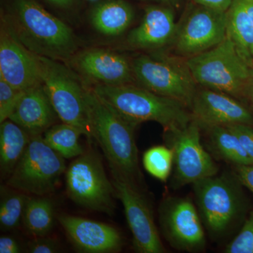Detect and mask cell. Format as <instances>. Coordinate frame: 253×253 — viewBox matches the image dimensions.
<instances>
[{
    "label": "cell",
    "mask_w": 253,
    "mask_h": 253,
    "mask_svg": "<svg viewBox=\"0 0 253 253\" xmlns=\"http://www.w3.org/2000/svg\"><path fill=\"white\" fill-rule=\"evenodd\" d=\"M86 101L92 139L101 148L113 177L139 188L142 175L134 138L136 126L113 111L87 86Z\"/></svg>",
    "instance_id": "obj_1"
},
{
    "label": "cell",
    "mask_w": 253,
    "mask_h": 253,
    "mask_svg": "<svg viewBox=\"0 0 253 253\" xmlns=\"http://www.w3.org/2000/svg\"><path fill=\"white\" fill-rule=\"evenodd\" d=\"M91 89L113 111L136 126L153 121L159 123L165 132H174L194 119L185 105L132 84H95Z\"/></svg>",
    "instance_id": "obj_2"
},
{
    "label": "cell",
    "mask_w": 253,
    "mask_h": 253,
    "mask_svg": "<svg viewBox=\"0 0 253 253\" xmlns=\"http://www.w3.org/2000/svg\"><path fill=\"white\" fill-rule=\"evenodd\" d=\"M8 19L32 52L59 61L76 54L78 42L71 28L35 0H16L14 15Z\"/></svg>",
    "instance_id": "obj_3"
},
{
    "label": "cell",
    "mask_w": 253,
    "mask_h": 253,
    "mask_svg": "<svg viewBox=\"0 0 253 253\" xmlns=\"http://www.w3.org/2000/svg\"><path fill=\"white\" fill-rule=\"evenodd\" d=\"M186 65L196 83L208 89L239 98L249 85L251 66L228 33L217 46L189 57Z\"/></svg>",
    "instance_id": "obj_4"
},
{
    "label": "cell",
    "mask_w": 253,
    "mask_h": 253,
    "mask_svg": "<svg viewBox=\"0 0 253 253\" xmlns=\"http://www.w3.org/2000/svg\"><path fill=\"white\" fill-rule=\"evenodd\" d=\"M42 79L51 104L62 123L76 126L92 141L86 101V86L56 60L41 56Z\"/></svg>",
    "instance_id": "obj_5"
},
{
    "label": "cell",
    "mask_w": 253,
    "mask_h": 253,
    "mask_svg": "<svg viewBox=\"0 0 253 253\" xmlns=\"http://www.w3.org/2000/svg\"><path fill=\"white\" fill-rule=\"evenodd\" d=\"M65 177L68 197L75 204L109 215L114 213V186L97 153L89 150L76 158L66 169Z\"/></svg>",
    "instance_id": "obj_6"
},
{
    "label": "cell",
    "mask_w": 253,
    "mask_h": 253,
    "mask_svg": "<svg viewBox=\"0 0 253 253\" xmlns=\"http://www.w3.org/2000/svg\"><path fill=\"white\" fill-rule=\"evenodd\" d=\"M66 169L65 158L46 144L42 135L31 136L6 185L27 195L47 196L54 192Z\"/></svg>",
    "instance_id": "obj_7"
},
{
    "label": "cell",
    "mask_w": 253,
    "mask_h": 253,
    "mask_svg": "<svg viewBox=\"0 0 253 253\" xmlns=\"http://www.w3.org/2000/svg\"><path fill=\"white\" fill-rule=\"evenodd\" d=\"M196 203L201 219L210 232H225L242 208L240 189L229 176H212L194 183Z\"/></svg>",
    "instance_id": "obj_8"
},
{
    "label": "cell",
    "mask_w": 253,
    "mask_h": 253,
    "mask_svg": "<svg viewBox=\"0 0 253 253\" xmlns=\"http://www.w3.org/2000/svg\"><path fill=\"white\" fill-rule=\"evenodd\" d=\"M135 79L152 92L176 100L191 108L196 94L194 78L189 70L172 61L138 56L131 63Z\"/></svg>",
    "instance_id": "obj_9"
},
{
    "label": "cell",
    "mask_w": 253,
    "mask_h": 253,
    "mask_svg": "<svg viewBox=\"0 0 253 253\" xmlns=\"http://www.w3.org/2000/svg\"><path fill=\"white\" fill-rule=\"evenodd\" d=\"M166 134L174 154L176 186L194 184L217 174V165L201 144V126L196 120L183 129Z\"/></svg>",
    "instance_id": "obj_10"
},
{
    "label": "cell",
    "mask_w": 253,
    "mask_h": 253,
    "mask_svg": "<svg viewBox=\"0 0 253 253\" xmlns=\"http://www.w3.org/2000/svg\"><path fill=\"white\" fill-rule=\"evenodd\" d=\"M0 78L16 89L26 91L42 84L39 55L21 42L9 19H1Z\"/></svg>",
    "instance_id": "obj_11"
},
{
    "label": "cell",
    "mask_w": 253,
    "mask_h": 253,
    "mask_svg": "<svg viewBox=\"0 0 253 253\" xmlns=\"http://www.w3.org/2000/svg\"><path fill=\"white\" fill-rule=\"evenodd\" d=\"M112 182L116 199L124 208L134 251L139 253H166L149 203L139 188L116 177H113Z\"/></svg>",
    "instance_id": "obj_12"
},
{
    "label": "cell",
    "mask_w": 253,
    "mask_h": 253,
    "mask_svg": "<svg viewBox=\"0 0 253 253\" xmlns=\"http://www.w3.org/2000/svg\"><path fill=\"white\" fill-rule=\"evenodd\" d=\"M160 224L163 235L178 250L204 249L206 236L202 220L192 201L187 198H168L161 205Z\"/></svg>",
    "instance_id": "obj_13"
},
{
    "label": "cell",
    "mask_w": 253,
    "mask_h": 253,
    "mask_svg": "<svg viewBox=\"0 0 253 253\" xmlns=\"http://www.w3.org/2000/svg\"><path fill=\"white\" fill-rule=\"evenodd\" d=\"M226 35V12L199 5L176 32V49L179 54L191 57L217 46Z\"/></svg>",
    "instance_id": "obj_14"
},
{
    "label": "cell",
    "mask_w": 253,
    "mask_h": 253,
    "mask_svg": "<svg viewBox=\"0 0 253 253\" xmlns=\"http://www.w3.org/2000/svg\"><path fill=\"white\" fill-rule=\"evenodd\" d=\"M190 109L193 118L206 128L253 124L252 113L234 96L208 88L196 91Z\"/></svg>",
    "instance_id": "obj_15"
},
{
    "label": "cell",
    "mask_w": 253,
    "mask_h": 253,
    "mask_svg": "<svg viewBox=\"0 0 253 253\" xmlns=\"http://www.w3.org/2000/svg\"><path fill=\"white\" fill-rule=\"evenodd\" d=\"M58 220L79 252L114 253L122 249V236L109 224L69 214H61Z\"/></svg>",
    "instance_id": "obj_16"
},
{
    "label": "cell",
    "mask_w": 253,
    "mask_h": 253,
    "mask_svg": "<svg viewBox=\"0 0 253 253\" xmlns=\"http://www.w3.org/2000/svg\"><path fill=\"white\" fill-rule=\"evenodd\" d=\"M71 60L75 68L95 84L123 85L132 84L135 79L131 63L126 56L110 50H85Z\"/></svg>",
    "instance_id": "obj_17"
},
{
    "label": "cell",
    "mask_w": 253,
    "mask_h": 253,
    "mask_svg": "<svg viewBox=\"0 0 253 253\" xmlns=\"http://www.w3.org/2000/svg\"><path fill=\"white\" fill-rule=\"evenodd\" d=\"M56 111L43 84L24 91L9 118L31 136L42 135L55 125Z\"/></svg>",
    "instance_id": "obj_18"
},
{
    "label": "cell",
    "mask_w": 253,
    "mask_h": 253,
    "mask_svg": "<svg viewBox=\"0 0 253 253\" xmlns=\"http://www.w3.org/2000/svg\"><path fill=\"white\" fill-rule=\"evenodd\" d=\"M176 25L169 8L149 6L145 9L140 24L128 35L126 42L131 47L156 49L166 45L175 38Z\"/></svg>",
    "instance_id": "obj_19"
},
{
    "label": "cell",
    "mask_w": 253,
    "mask_h": 253,
    "mask_svg": "<svg viewBox=\"0 0 253 253\" xmlns=\"http://www.w3.org/2000/svg\"><path fill=\"white\" fill-rule=\"evenodd\" d=\"M134 11L124 0H105L95 6L91 13L93 27L104 36L122 34L130 26Z\"/></svg>",
    "instance_id": "obj_20"
},
{
    "label": "cell",
    "mask_w": 253,
    "mask_h": 253,
    "mask_svg": "<svg viewBox=\"0 0 253 253\" xmlns=\"http://www.w3.org/2000/svg\"><path fill=\"white\" fill-rule=\"evenodd\" d=\"M31 136L21 126L8 119L0 126V171L7 179L14 170L28 144Z\"/></svg>",
    "instance_id": "obj_21"
},
{
    "label": "cell",
    "mask_w": 253,
    "mask_h": 253,
    "mask_svg": "<svg viewBox=\"0 0 253 253\" xmlns=\"http://www.w3.org/2000/svg\"><path fill=\"white\" fill-rule=\"evenodd\" d=\"M227 14V33L235 43L243 58L251 66L253 49V21L243 0H233Z\"/></svg>",
    "instance_id": "obj_22"
},
{
    "label": "cell",
    "mask_w": 253,
    "mask_h": 253,
    "mask_svg": "<svg viewBox=\"0 0 253 253\" xmlns=\"http://www.w3.org/2000/svg\"><path fill=\"white\" fill-rule=\"evenodd\" d=\"M54 204L52 200L47 196H28L22 221L28 234L35 237L47 235L54 226Z\"/></svg>",
    "instance_id": "obj_23"
},
{
    "label": "cell",
    "mask_w": 253,
    "mask_h": 253,
    "mask_svg": "<svg viewBox=\"0 0 253 253\" xmlns=\"http://www.w3.org/2000/svg\"><path fill=\"white\" fill-rule=\"evenodd\" d=\"M83 132L76 126L62 123L54 125L42 134L43 139L65 159L77 158L85 152L80 143Z\"/></svg>",
    "instance_id": "obj_24"
},
{
    "label": "cell",
    "mask_w": 253,
    "mask_h": 253,
    "mask_svg": "<svg viewBox=\"0 0 253 253\" xmlns=\"http://www.w3.org/2000/svg\"><path fill=\"white\" fill-rule=\"evenodd\" d=\"M211 144L218 154L236 166L253 165L235 133L226 126L208 128Z\"/></svg>",
    "instance_id": "obj_25"
},
{
    "label": "cell",
    "mask_w": 253,
    "mask_h": 253,
    "mask_svg": "<svg viewBox=\"0 0 253 253\" xmlns=\"http://www.w3.org/2000/svg\"><path fill=\"white\" fill-rule=\"evenodd\" d=\"M28 195L7 185L0 189V228L1 231L17 229L22 221Z\"/></svg>",
    "instance_id": "obj_26"
},
{
    "label": "cell",
    "mask_w": 253,
    "mask_h": 253,
    "mask_svg": "<svg viewBox=\"0 0 253 253\" xmlns=\"http://www.w3.org/2000/svg\"><path fill=\"white\" fill-rule=\"evenodd\" d=\"M142 163L145 169L151 176L166 182L170 175L174 164L172 149L169 146H153L145 151Z\"/></svg>",
    "instance_id": "obj_27"
},
{
    "label": "cell",
    "mask_w": 253,
    "mask_h": 253,
    "mask_svg": "<svg viewBox=\"0 0 253 253\" xmlns=\"http://www.w3.org/2000/svg\"><path fill=\"white\" fill-rule=\"evenodd\" d=\"M24 91L0 78V123L9 119Z\"/></svg>",
    "instance_id": "obj_28"
},
{
    "label": "cell",
    "mask_w": 253,
    "mask_h": 253,
    "mask_svg": "<svg viewBox=\"0 0 253 253\" xmlns=\"http://www.w3.org/2000/svg\"><path fill=\"white\" fill-rule=\"evenodd\" d=\"M226 253H253V212L235 239L226 246Z\"/></svg>",
    "instance_id": "obj_29"
},
{
    "label": "cell",
    "mask_w": 253,
    "mask_h": 253,
    "mask_svg": "<svg viewBox=\"0 0 253 253\" xmlns=\"http://www.w3.org/2000/svg\"><path fill=\"white\" fill-rule=\"evenodd\" d=\"M59 250L58 241L46 236L36 237L27 246L28 252L31 253H55Z\"/></svg>",
    "instance_id": "obj_30"
},
{
    "label": "cell",
    "mask_w": 253,
    "mask_h": 253,
    "mask_svg": "<svg viewBox=\"0 0 253 253\" xmlns=\"http://www.w3.org/2000/svg\"><path fill=\"white\" fill-rule=\"evenodd\" d=\"M239 137L249 157L253 161V127L251 125L236 124L226 126Z\"/></svg>",
    "instance_id": "obj_31"
},
{
    "label": "cell",
    "mask_w": 253,
    "mask_h": 253,
    "mask_svg": "<svg viewBox=\"0 0 253 253\" xmlns=\"http://www.w3.org/2000/svg\"><path fill=\"white\" fill-rule=\"evenodd\" d=\"M236 169L238 180L253 194V165L236 166Z\"/></svg>",
    "instance_id": "obj_32"
},
{
    "label": "cell",
    "mask_w": 253,
    "mask_h": 253,
    "mask_svg": "<svg viewBox=\"0 0 253 253\" xmlns=\"http://www.w3.org/2000/svg\"><path fill=\"white\" fill-rule=\"evenodd\" d=\"M21 252V245L14 238L2 236L0 238V253H19Z\"/></svg>",
    "instance_id": "obj_33"
},
{
    "label": "cell",
    "mask_w": 253,
    "mask_h": 253,
    "mask_svg": "<svg viewBox=\"0 0 253 253\" xmlns=\"http://www.w3.org/2000/svg\"><path fill=\"white\" fill-rule=\"evenodd\" d=\"M233 0H194L196 4L217 11H226L230 7Z\"/></svg>",
    "instance_id": "obj_34"
},
{
    "label": "cell",
    "mask_w": 253,
    "mask_h": 253,
    "mask_svg": "<svg viewBox=\"0 0 253 253\" xmlns=\"http://www.w3.org/2000/svg\"><path fill=\"white\" fill-rule=\"evenodd\" d=\"M46 1L55 5V6L65 8L72 5L75 0H46Z\"/></svg>",
    "instance_id": "obj_35"
},
{
    "label": "cell",
    "mask_w": 253,
    "mask_h": 253,
    "mask_svg": "<svg viewBox=\"0 0 253 253\" xmlns=\"http://www.w3.org/2000/svg\"><path fill=\"white\" fill-rule=\"evenodd\" d=\"M245 8L253 21V0H243Z\"/></svg>",
    "instance_id": "obj_36"
},
{
    "label": "cell",
    "mask_w": 253,
    "mask_h": 253,
    "mask_svg": "<svg viewBox=\"0 0 253 253\" xmlns=\"http://www.w3.org/2000/svg\"><path fill=\"white\" fill-rule=\"evenodd\" d=\"M244 97L247 98L253 106V86L249 84L245 92Z\"/></svg>",
    "instance_id": "obj_37"
},
{
    "label": "cell",
    "mask_w": 253,
    "mask_h": 253,
    "mask_svg": "<svg viewBox=\"0 0 253 253\" xmlns=\"http://www.w3.org/2000/svg\"><path fill=\"white\" fill-rule=\"evenodd\" d=\"M249 84L253 86V66L250 67Z\"/></svg>",
    "instance_id": "obj_38"
},
{
    "label": "cell",
    "mask_w": 253,
    "mask_h": 253,
    "mask_svg": "<svg viewBox=\"0 0 253 253\" xmlns=\"http://www.w3.org/2000/svg\"><path fill=\"white\" fill-rule=\"evenodd\" d=\"M159 1H163V2L171 5H176L179 2L180 0H159Z\"/></svg>",
    "instance_id": "obj_39"
},
{
    "label": "cell",
    "mask_w": 253,
    "mask_h": 253,
    "mask_svg": "<svg viewBox=\"0 0 253 253\" xmlns=\"http://www.w3.org/2000/svg\"><path fill=\"white\" fill-rule=\"evenodd\" d=\"M251 56H252V58L253 59V49L252 52H251Z\"/></svg>",
    "instance_id": "obj_40"
}]
</instances>
